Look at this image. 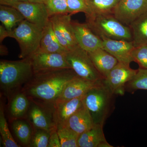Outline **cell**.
Instances as JSON below:
<instances>
[{
    "instance_id": "obj_2",
    "label": "cell",
    "mask_w": 147,
    "mask_h": 147,
    "mask_svg": "<svg viewBox=\"0 0 147 147\" xmlns=\"http://www.w3.org/2000/svg\"><path fill=\"white\" fill-rule=\"evenodd\" d=\"M32 66L29 58L19 61L1 60L0 86L8 100L20 91L33 76Z\"/></svg>"
},
{
    "instance_id": "obj_29",
    "label": "cell",
    "mask_w": 147,
    "mask_h": 147,
    "mask_svg": "<svg viewBox=\"0 0 147 147\" xmlns=\"http://www.w3.org/2000/svg\"><path fill=\"white\" fill-rule=\"evenodd\" d=\"M45 4L49 16L68 13L67 0H45Z\"/></svg>"
},
{
    "instance_id": "obj_33",
    "label": "cell",
    "mask_w": 147,
    "mask_h": 147,
    "mask_svg": "<svg viewBox=\"0 0 147 147\" xmlns=\"http://www.w3.org/2000/svg\"><path fill=\"white\" fill-rule=\"evenodd\" d=\"M48 147H61L57 128L54 129L50 132Z\"/></svg>"
},
{
    "instance_id": "obj_26",
    "label": "cell",
    "mask_w": 147,
    "mask_h": 147,
    "mask_svg": "<svg viewBox=\"0 0 147 147\" xmlns=\"http://www.w3.org/2000/svg\"><path fill=\"white\" fill-rule=\"evenodd\" d=\"M3 101L0 103V133L3 146L5 147H19L16 143L8 127V124L5 115Z\"/></svg>"
},
{
    "instance_id": "obj_36",
    "label": "cell",
    "mask_w": 147,
    "mask_h": 147,
    "mask_svg": "<svg viewBox=\"0 0 147 147\" xmlns=\"http://www.w3.org/2000/svg\"><path fill=\"white\" fill-rule=\"evenodd\" d=\"M8 51L7 48L4 45H3L2 44H1V47H0V54L1 56H5L8 55Z\"/></svg>"
},
{
    "instance_id": "obj_11",
    "label": "cell",
    "mask_w": 147,
    "mask_h": 147,
    "mask_svg": "<svg viewBox=\"0 0 147 147\" xmlns=\"http://www.w3.org/2000/svg\"><path fill=\"white\" fill-rule=\"evenodd\" d=\"M30 101L27 119L32 127L50 132L57 128L53 120L54 106L45 105L31 100Z\"/></svg>"
},
{
    "instance_id": "obj_19",
    "label": "cell",
    "mask_w": 147,
    "mask_h": 147,
    "mask_svg": "<svg viewBox=\"0 0 147 147\" xmlns=\"http://www.w3.org/2000/svg\"><path fill=\"white\" fill-rule=\"evenodd\" d=\"M9 100L8 114L11 122L18 119H27L30 101L21 91L16 93Z\"/></svg>"
},
{
    "instance_id": "obj_15",
    "label": "cell",
    "mask_w": 147,
    "mask_h": 147,
    "mask_svg": "<svg viewBox=\"0 0 147 147\" xmlns=\"http://www.w3.org/2000/svg\"><path fill=\"white\" fill-rule=\"evenodd\" d=\"M100 81L91 82L76 76L67 84L55 103L82 97Z\"/></svg>"
},
{
    "instance_id": "obj_1",
    "label": "cell",
    "mask_w": 147,
    "mask_h": 147,
    "mask_svg": "<svg viewBox=\"0 0 147 147\" xmlns=\"http://www.w3.org/2000/svg\"><path fill=\"white\" fill-rule=\"evenodd\" d=\"M76 76L70 68L39 71L34 74L21 91L30 100L54 106L67 84Z\"/></svg>"
},
{
    "instance_id": "obj_27",
    "label": "cell",
    "mask_w": 147,
    "mask_h": 147,
    "mask_svg": "<svg viewBox=\"0 0 147 147\" xmlns=\"http://www.w3.org/2000/svg\"><path fill=\"white\" fill-rule=\"evenodd\" d=\"M57 129L61 147H79L78 141L80 134L65 127Z\"/></svg>"
},
{
    "instance_id": "obj_23",
    "label": "cell",
    "mask_w": 147,
    "mask_h": 147,
    "mask_svg": "<svg viewBox=\"0 0 147 147\" xmlns=\"http://www.w3.org/2000/svg\"><path fill=\"white\" fill-rule=\"evenodd\" d=\"M25 20L21 12L9 6H0V21L7 31L11 32L14 27Z\"/></svg>"
},
{
    "instance_id": "obj_14",
    "label": "cell",
    "mask_w": 147,
    "mask_h": 147,
    "mask_svg": "<svg viewBox=\"0 0 147 147\" xmlns=\"http://www.w3.org/2000/svg\"><path fill=\"white\" fill-rule=\"evenodd\" d=\"M102 49L114 56L118 61L129 65L133 61L132 51L134 47L132 41L123 40H114L101 37Z\"/></svg>"
},
{
    "instance_id": "obj_30",
    "label": "cell",
    "mask_w": 147,
    "mask_h": 147,
    "mask_svg": "<svg viewBox=\"0 0 147 147\" xmlns=\"http://www.w3.org/2000/svg\"><path fill=\"white\" fill-rule=\"evenodd\" d=\"M33 128L30 147H48L50 132L44 129Z\"/></svg>"
},
{
    "instance_id": "obj_20",
    "label": "cell",
    "mask_w": 147,
    "mask_h": 147,
    "mask_svg": "<svg viewBox=\"0 0 147 147\" xmlns=\"http://www.w3.org/2000/svg\"><path fill=\"white\" fill-rule=\"evenodd\" d=\"M88 54L96 68L104 79L119 63L116 58L102 48Z\"/></svg>"
},
{
    "instance_id": "obj_32",
    "label": "cell",
    "mask_w": 147,
    "mask_h": 147,
    "mask_svg": "<svg viewBox=\"0 0 147 147\" xmlns=\"http://www.w3.org/2000/svg\"><path fill=\"white\" fill-rule=\"evenodd\" d=\"M132 57L133 61L139 65L140 68L147 69V45L134 47Z\"/></svg>"
},
{
    "instance_id": "obj_7",
    "label": "cell",
    "mask_w": 147,
    "mask_h": 147,
    "mask_svg": "<svg viewBox=\"0 0 147 147\" xmlns=\"http://www.w3.org/2000/svg\"><path fill=\"white\" fill-rule=\"evenodd\" d=\"M71 16L69 13H64L50 17L55 35L61 45L67 51L78 45L72 28Z\"/></svg>"
},
{
    "instance_id": "obj_28",
    "label": "cell",
    "mask_w": 147,
    "mask_h": 147,
    "mask_svg": "<svg viewBox=\"0 0 147 147\" xmlns=\"http://www.w3.org/2000/svg\"><path fill=\"white\" fill-rule=\"evenodd\" d=\"M125 89L132 92L138 90H147V69L140 68L137 69L134 78L126 84Z\"/></svg>"
},
{
    "instance_id": "obj_5",
    "label": "cell",
    "mask_w": 147,
    "mask_h": 147,
    "mask_svg": "<svg viewBox=\"0 0 147 147\" xmlns=\"http://www.w3.org/2000/svg\"><path fill=\"white\" fill-rule=\"evenodd\" d=\"M43 29L24 20L18 26L9 32V37L16 39L20 49L19 58H29L38 50L42 38Z\"/></svg>"
},
{
    "instance_id": "obj_37",
    "label": "cell",
    "mask_w": 147,
    "mask_h": 147,
    "mask_svg": "<svg viewBox=\"0 0 147 147\" xmlns=\"http://www.w3.org/2000/svg\"><path fill=\"white\" fill-rule=\"evenodd\" d=\"M28 1L31 2L43 3L45 0H28Z\"/></svg>"
},
{
    "instance_id": "obj_25",
    "label": "cell",
    "mask_w": 147,
    "mask_h": 147,
    "mask_svg": "<svg viewBox=\"0 0 147 147\" xmlns=\"http://www.w3.org/2000/svg\"><path fill=\"white\" fill-rule=\"evenodd\" d=\"M89 9L88 15L113 13L120 0H85Z\"/></svg>"
},
{
    "instance_id": "obj_24",
    "label": "cell",
    "mask_w": 147,
    "mask_h": 147,
    "mask_svg": "<svg viewBox=\"0 0 147 147\" xmlns=\"http://www.w3.org/2000/svg\"><path fill=\"white\" fill-rule=\"evenodd\" d=\"M26 119H18L12 121V127L14 134L21 144L30 147L31 142L33 128Z\"/></svg>"
},
{
    "instance_id": "obj_13",
    "label": "cell",
    "mask_w": 147,
    "mask_h": 147,
    "mask_svg": "<svg viewBox=\"0 0 147 147\" xmlns=\"http://www.w3.org/2000/svg\"><path fill=\"white\" fill-rule=\"evenodd\" d=\"M74 35L78 45L88 53L102 48V40L88 25L76 21L71 22Z\"/></svg>"
},
{
    "instance_id": "obj_31",
    "label": "cell",
    "mask_w": 147,
    "mask_h": 147,
    "mask_svg": "<svg viewBox=\"0 0 147 147\" xmlns=\"http://www.w3.org/2000/svg\"><path fill=\"white\" fill-rule=\"evenodd\" d=\"M67 12L70 15L83 12L88 15L90 10L85 0H67Z\"/></svg>"
},
{
    "instance_id": "obj_35",
    "label": "cell",
    "mask_w": 147,
    "mask_h": 147,
    "mask_svg": "<svg viewBox=\"0 0 147 147\" xmlns=\"http://www.w3.org/2000/svg\"><path fill=\"white\" fill-rule=\"evenodd\" d=\"M20 1H28V0H0V3L2 5H7L10 3Z\"/></svg>"
},
{
    "instance_id": "obj_8",
    "label": "cell",
    "mask_w": 147,
    "mask_h": 147,
    "mask_svg": "<svg viewBox=\"0 0 147 147\" xmlns=\"http://www.w3.org/2000/svg\"><path fill=\"white\" fill-rule=\"evenodd\" d=\"M65 54L47 53L38 49L29 58L34 73L61 69H71L66 60Z\"/></svg>"
},
{
    "instance_id": "obj_6",
    "label": "cell",
    "mask_w": 147,
    "mask_h": 147,
    "mask_svg": "<svg viewBox=\"0 0 147 147\" xmlns=\"http://www.w3.org/2000/svg\"><path fill=\"white\" fill-rule=\"evenodd\" d=\"M65 55L68 64L77 76L93 82L104 79L95 67L88 53L79 45L68 51Z\"/></svg>"
},
{
    "instance_id": "obj_3",
    "label": "cell",
    "mask_w": 147,
    "mask_h": 147,
    "mask_svg": "<svg viewBox=\"0 0 147 147\" xmlns=\"http://www.w3.org/2000/svg\"><path fill=\"white\" fill-rule=\"evenodd\" d=\"M86 24L100 38L132 41L130 28L124 25L113 13L86 16Z\"/></svg>"
},
{
    "instance_id": "obj_34",
    "label": "cell",
    "mask_w": 147,
    "mask_h": 147,
    "mask_svg": "<svg viewBox=\"0 0 147 147\" xmlns=\"http://www.w3.org/2000/svg\"><path fill=\"white\" fill-rule=\"evenodd\" d=\"M9 32L7 30L3 25H0V42L2 43L3 40L7 37H9Z\"/></svg>"
},
{
    "instance_id": "obj_22",
    "label": "cell",
    "mask_w": 147,
    "mask_h": 147,
    "mask_svg": "<svg viewBox=\"0 0 147 147\" xmlns=\"http://www.w3.org/2000/svg\"><path fill=\"white\" fill-rule=\"evenodd\" d=\"M129 27L134 47L147 45V12L132 22Z\"/></svg>"
},
{
    "instance_id": "obj_21",
    "label": "cell",
    "mask_w": 147,
    "mask_h": 147,
    "mask_svg": "<svg viewBox=\"0 0 147 147\" xmlns=\"http://www.w3.org/2000/svg\"><path fill=\"white\" fill-rule=\"evenodd\" d=\"M38 49L47 53H66L68 52L58 40L50 19L43 29L42 38Z\"/></svg>"
},
{
    "instance_id": "obj_18",
    "label": "cell",
    "mask_w": 147,
    "mask_h": 147,
    "mask_svg": "<svg viewBox=\"0 0 147 147\" xmlns=\"http://www.w3.org/2000/svg\"><path fill=\"white\" fill-rule=\"evenodd\" d=\"M95 125L88 110L84 105L72 115L62 127H68L80 134Z\"/></svg>"
},
{
    "instance_id": "obj_10",
    "label": "cell",
    "mask_w": 147,
    "mask_h": 147,
    "mask_svg": "<svg viewBox=\"0 0 147 147\" xmlns=\"http://www.w3.org/2000/svg\"><path fill=\"white\" fill-rule=\"evenodd\" d=\"M147 12V0H120L113 11L117 19L129 27L136 19Z\"/></svg>"
},
{
    "instance_id": "obj_4",
    "label": "cell",
    "mask_w": 147,
    "mask_h": 147,
    "mask_svg": "<svg viewBox=\"0 0 147 147\" xmlns=\"http://www.w3.org/2000/svg\"><path fill=\"white\" fill-rule=\"evenodd\" d=\"M103 79L87 92L83 98L84 105L94 123L103 125L110 111L113 95L105 86Z\"/></svg>"
},
{
    "instance_id": "obj_9",
    "label": "cell",
    "mask_w": 147,
    "mask_h": 147,
    "mask_svg": "<svg viewBox=\"0 0 147 147\" xmlns=\"http://www.w3.org/2000/svg\"><path fill=\"white\" fill-rule=\"evenodd\" d=\"M137 70L129 65L119 62L103 79V83L113 94H123L125 86L134 78Z\"/></svg>"
},
{
    "instance_id": "obj_12",
    "label": "cell",
    "mask_w": 147,
    "mask_h": 147,
    "mask_svg": "<svg viewBox=\"0 0 147 147\" xmlns=\"http://www.w3.org/2000/svg\"><path fill=\"white\" fill-rule=\"evenodd\" d=\"M7 5L16 9L26 20L40 28H44L49 21L50 16L43 3L20 1L10 3Z\"/></svg>"
},
{
    "instance_id": "obj_16",
    "label": "cell",
    "mask_w": 147,
    "mask_h": 147,
    "mask_svg": "<svg viewBox=\"0 0 147 147\" xmlns=\"http://www.w3.org/2000/svg\"><path fill=\"white\" fill-rule=\"evenodd\" d=\"M83 96L54 104L53 120L57 128L61 127L76 111L84 106Z\"/></svg>"
},
{
    "instance_id": "obj_17",
    "label": "cell",
    "mask_w": 147,
    "mask_h": 147,
    "mask_svg": "<svg viewBox=\"0 0 147 147\" xmlns=\"http://www.w3.org/2000/svg\"><path fill=\"white\" fill-rule=\"evenodd\" d=\"M103 125L95 124L91 128L79 135V147H113L106 141Z\"/></svg>"
}]
</instances>
